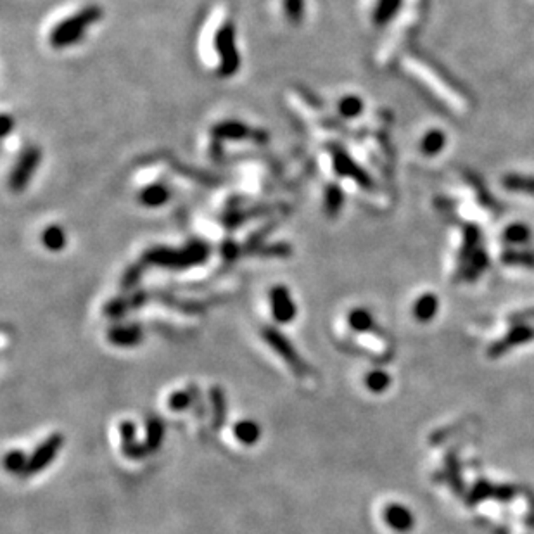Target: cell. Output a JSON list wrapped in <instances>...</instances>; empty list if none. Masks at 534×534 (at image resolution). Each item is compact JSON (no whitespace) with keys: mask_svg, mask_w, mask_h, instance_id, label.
Masks as SVG:
<instances>
[{"mask_svg":"<svg viewBox=\"0 0 534 534\" xmlns=\"http://www.w3.org/2000/svg\"><path fill=\"white\" fill-rule=\"evenodd\" d=\"M102 18V9L99 5H86L76 14L62 19L51 32L49 42L54 49H65L78 43L86 33V30Z\"/></svg>","mask_w":534,"mask_h":534,"instance_id":"1","label":"cell"},{"mask_svg":"<svg viewBox=\"0 0 534 534\" xmlns=\"http://www.w3.org/2000/svg\"><path fill=\"white\" fill-rule=\"evenodd\" d=\"M208 256V249L205 246H189V248L182 249V251H173V249H156L151 251L146 259L148 263H154V265L165 266V268L173 270H183L189 266L199 265Z\"/></svg>","mask_w":534,"mask_h":534,"instance_id":"2","label":"cell"},{"mask_svg":"<svg viewBox=\"0 0 534 534\" xmlns=\"http://www.w3.org/2000/svg\"><path fill=\"white\" fill-rule=\"evenodd\" d=\"M263 339L266 341V345L290 367V369L294 370V373L298 377H306L310 373V367L306 365L305 360L299 356V353L296 351V348L292 346V343L283 336L280 330L273 329V327H265L262 332Z\"/></svg>","mask_w":534,"mask_h":534,"instance_id":"3","label":"cell"},{"mask_svg":"<svg viewBox=\"0 0 534 534\" xmlns=\"http://www.w3.org/2000/svg\"><path fill=\"white\" fill-rule=\"evenodd\" d=\"M215 47L220 58V75H235L237 69H239L240 59L235 45V33H233V26L230 25V23H225V25L218 30V33H216L215 36Z\"/></svg>","mask_w":534,"mask_h":534,"instance_id":"4","label":"cell"},{"mask_svg":"<svg viewBox=\"0 0 534 534\" xmlns=\"http://www.w3.org/2000/svg\"><path fill=\"white\" fill-rule=\"evenodd\" d=\"M62 445H65V438H62V434L56 432L51 434L42 445H38L35 448V452L30 455L28 458V465H26L25 472H23L21 477H33L35 474L42 472L45 470L47 467L51 465L52 462L56 460L58 453L61 452Z\"/></svg>","mask_w":534,"mask_h":534,"instance_id":"5","label":"cell"},{"mask_svg":"<svg viewBox=\"0 0 534 534\" xmlns=\"http://www.w3.org/2000/svg\"><path fill=\"white\" fill-rule=\"evenodd\" d=\"M270 308H272L273 318L279 323L294 322L298 315V306L290 296L286 286H275L270 290Z\"/></svg>","mask_w":534,"mask_h":534,"instance_id":"6","label":"cell"},{"mask_svg":"<svg viewBox=\"0 0 534 534\" xmlns=\"http://www.w3.org/2000/svg\"><path fill=\"white\" fill-rule=\"evenodd\" d=\"M40 151L38 149L32 148V149H26L25 152H23L21 158L18 159V165H16V168L12 170L11 173V189L12 190H23L26 187V183L30 182V178H32V175L35 173L36 166H38L40 163Z\"/></svg>","mask_w":534,"mask_h":534,"instance_id":"7","label":"cell"},{"mask_svg":"<svg viewBox=\"0 0 534 534\" xmlns=\"http://www.w3.org/2000/svg\"><path fill=\"white\" fill-rule=\"evenodd\" d=\"M143 329L137 323H123L108 330V341L118 348H135L142 343Z\"/></svg>","mask_w":534,"mask_h":534,"instance_id":"8","label":"cell"},{"mask_svg":"<svg viewBox=\"0 0 534 534\" xmlns=\"http://www.w3.org/2000/svg\"><path fill=\"white\" fill-rule=\"evenodd\" d=\"M137 427L135 423L125 420L119 423V436H121V450L125 453L126 458L130 460H140L148 456V448L146 443L137 441Z\"/></svg>","mask_w":534,"mask_h":534,"instance_id":"9","label":"cell"},{"mask_svg":"<svg viewBox=\"0 0 534 534\" xmlns=\"http://www.w3.org/2000/svg\"><path fill=\"white\" fill-rule=\"evenodd\" d=\"M384 520L391 529L398 533H408L413 527V515L405 505L399 503H391L384 509Z\"/></svg>","mask_w":534,"mask_h":534,"instance_id":"10","label":"cell"},{"mask_svg":"<svg viewBox=\"0 0 534 534\" xmlns=\"http://www.w3.org/2000/svg\"><path fill=\"white\" fill-rule=\"evenodd\" d=\"M233 436L237 438V441L244 446H255L256 443L262 438V429H259L258 422L255 420H239V422L233 426Z\"/></svg>","mask_w":534,"mask_h":534,"instance_id":"11","label":"cell"},{"mask_svg":"<svg viewBox=\"0 0 534 534\" xmlns=\"http://www.w3.org/2000/svg\"><path fill=\"white\" fill-rule=\"evenodd\" d=\"M165 439V423L158 417H149L146 422V448L149 453H154L161 448Z\"/></svg>","mask_w":534,"mask_h":534,"instance_id":"12","label":"cell"},{"mask_svg":"<svg viewBox=\"0 0 534 534\" xmlns=\"http://www.w3.org/2000/svg\"><path fill=\"white\" fill-rule=\"evenodd\" d=\"M170 189L163 183H152L148 185L146 189L140 192V202L146 205L148 208H159L161 205H165L170 199Z\"/></svg>","mask_w":534,"mask_h":534,"instance_id":"13","label":"cell"},{"mask_svg":"<svg viewBox=\"0 0 534 534\" xmlns=\"http://www.w3.org/2000/svg\"><path fill=\"white\" fill-rule=\"evenodd\" d=\"M533 337H534V330L531 329V327H519V329L512 330L503 341L496 343V345L489 349V353H491L493 356L502 355V353H505L509 348L515 346L517 343L529 341V339H533Z\"/></svg>","mask_w":534,"mask_h":534,"instance_id":"14","label":"cell"},{"mask_svg":"<svg viewBox=\"0 0 534 534\" xmlns=\"http://www.w3.org/2000/svg\"><path fill=\"white\" fill-rule=\"evenodd\" d=\"M209 399H211L213 406V429H222V426L227 420V399L225 393L222 387L215 386L209 391Z\"/></svg>","mask_w":534,"mask_h":534,"instance_id":"15","label":"cell"},{"mask_svg":"<svg viewBox=\"0 0 534 534\" xmlns=\"http://www.w3.org/2000/svg\"><path fill=\"white\" fill-rule=\"evenodd\" d=\"M438 312V298L432 294H423L422 298L417 299L415 306H413V315L420 322H429Z\"/></svg>","mask_w":534,"mask_h":534,"instance_id":"16","label":"cell"},{"mask_svg":"<svg viewBox=\"0 0 534 534\" xmlns=\"http://www.w3.org/2000/svg\"><path fill=\"white\" fill-rule=\"evenodd\" d=\"M42 242L43 246H45V249H49V251L52 253L62 251L66 246L65 230H62L59 225L47 227L42 233Z\"/></svg>","mask_w":534,"mask_h":534,"instance_id":"17","label":"cell"},{"mask_svg":"<svg viewBox=\"0 0 534 534\" xmlns=\"http://www.w3.org/2000/svg\"><path fill=\"white\" fill-rule=\"evenodd\" d=\"M196 393H198V387H190L189 391L172 393L168 398V408L172 412H183V410L190 408L192 403H196V399H194Z\"/></svg>","mask_w":534,"mask_h":534,"instance_id":"18","label":"cell"},{"mask_svg":"<svg viewBox=\"0 0 534 534\" xmlns=\"http://www.w3.org/2000/svg\"><path fill=\"white\" fill-rule=\"evenodd\" d=\"M402 0H377L375 11H373V19L377 25H384L387 23L398 11Z\"/></svg>","mask_w":534,"mask_h":534,"instance_id":"19","label":"cell"},{"mask_svg":"<svg viewBox=\"0 0 534 534\" xmlns=\"http://www.w3.org/2000/svg\"><path fill=\"white\" fill-rule=\"evenodd\" d=\"M503 185L509 190L520 194H531L534 196V178L533 176H520V175H509L503 178Z\"/></svg>","mask_w":534,"mask_h":534,"instance_id":"20","label":"cell"},{"mask_svg":"<svg viewBox=\"0 0 534 534\" xmlns=\"http://www.w3.org/2000/svg\"><path fill=\"white\" fill-rule=\"evenodd\" d=\"M26 465H28V456H26L25 452H21V450H11V452H8V455H5L4 458V467L8 472L23 476Z\"/></svg>","mask_w":534,"mask_h":534,"instance_id":"21","label":"cell"},{"mask_svg":"<svg viewBox=\"0 0 534 534\" xmlns=\"http://www.w3.org/2000/svg\"><path fill=\"white\" fill-rule=\"evenodd\" d=\"M348 323L355 332H367L373 327V318L367 310L356 308L349 313Z\"/></svg>","mask_w":534,"mask_h":534,"instance_id":"22","label":"cell"},{"mask_svg":"<svg viewBox=\"0 0 534 534\" xmlns=\"http://www.w3.org/2000/svg\"><path fill=\"white\" fill-rule=\"evenodd\" d=\"M365 384H367V389H369L370 393L380 395V393H384L387 387H389V384H391V377L387 375L386 372H382V370H373V372H370L369 375H367Z\"/></svg>","mask_w":534,"mask_h":534,"instance_id":"23","label":"cell"},{"mask_svg":"<svg viewBox=\"0 0 534 534\" xmlns=\"http://www.w3.org/2000/svg\"><path fill=\"white\" fill-rule=\"evenodd\" d=\"M445 140H446L445 133L438 132V130H432V132H429L426 137H423L422 151L429 156L438 154V152L443 149V146H445Z\"/></svg>","mask_w":534,"mask_h":534,"instance_id":"24","label":"cell"},{"mask_svg":"<svg viewBox=\"0 0 534 534\" xmlns=\"http://www.w3.org/2000/svg\"><path fill=\"white\" fill-rule=\"evenodd\" d=\"M362 99H358V97L355 95L345 97V99H341V102H339V113H341L345 118H356V116L362 113Z\"/></svg>","mask_w":534,"mask_h":534,"instance_id":"25","label":"cell"},{"mask_svg":"<svg viewBox=\"0 0 534 534\" xmlns=\"http://www.w3.org/2000/svg\"><path fill=\"white\" fill-rule=\"evenodd\" d=\"M503 239L509 242V244H522L529 239V229L524 225H512L505 230L503 233Z\"/></svg>","mask_w":534,"mask_h":534,"instance_id":"26","label":"cell"},{"mask_svg":"<svg viewBox=\"0 0 534 534\" xmlns=\"http://www.w3.org/2000/svg\"><path fill=\"white\" fill-rule=\"evenodd\" d=\"M503 263H507V265L534 266V255L526 251H509L503 255Z\"/></svg>","mask_w":534,"mask_h":534,"instance_id":"27","label":"cell"},{"mask_svg":"<svg viewBox=\"0 0 534 534\" xmlns=\"http://www.w3.org/2000/svg\"><path fill=\"white\" fill-rule=\"evenodd\" d=\"M283 12L290 21H301L305 12V0H283Z\"/></svg>","mask_w":534,"mask_h":534,"instance_id":"28","label":"cell"},{"mask_svg":"<svg viewBox=\"0 0 534 534\" xmlns=\"http://www.w3.org/2000/svg\"><path fill=\"white\" fill-rule=\"evenodd\" d=\"M327 209H329L330 213H336L337 209L341 208L343 205V194L341 190L337 189V187H332V189L327 192Z\"/></svg>","mask_w":534,"mask_h":534,"instance_id":"29","label":"cell"}]
</instances>
